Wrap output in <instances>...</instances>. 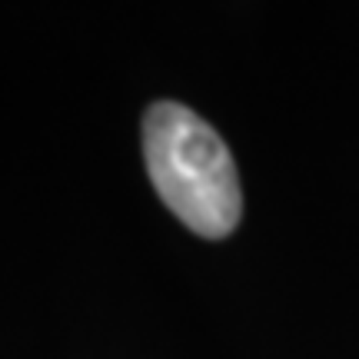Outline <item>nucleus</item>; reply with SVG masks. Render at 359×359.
<instances>
[{
    "instance_id": "1",
    "label": "nucleus",
    "mask_w": 359,
    "mask_h": 359,
    "mask_svg": "<svg viewBox=\"0 0 359 359\" xmlns=\"http://www.w3.org/2000/svg\"><path fill=\"white\" fill-rule=\"evenodd\" d=\"M147 173L170 213L203 240H223L243 217L240 173L217 130L190 107L154 103L143 116Z\"/></svg>"
}]
</instances>
